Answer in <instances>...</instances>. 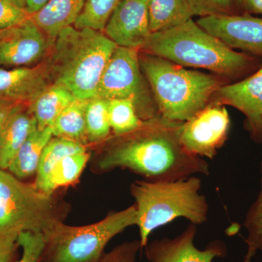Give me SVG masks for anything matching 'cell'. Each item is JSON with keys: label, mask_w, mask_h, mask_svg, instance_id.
I'll return each instance as SVG.
<instances>
[{"label": "cell", "mask_w": 262, "mask_h": 262, "mask_svg": "<svg viewBox=\"0 0 262 262\" xmlns=\"http://www.w3.org/2000/svg\"><path fill=\"white\" fill-rule=\"evenodd\" d=\"M215 102L232 106L244 115V127L251 139L262 143V64L243 80L224 84L215 93Z\"/></svg>", "instance_id": "obj_11"}, {"label": "cell", "mask_w": 262, "mask_h": 262, "mask_svg": "<svg viewBox=\"0 0 262 262\" xmlns=\"http://www.w3.org/2000/svg\"><path fill=\"white\" fill-rule=\"evenodd\" d=\"M237 14L260 15L262 17V0H234Z\"/></svg>", "instance_id": "obj_33"}, {"label": "cell", "mask_w": 262, "mask_h": 262, "mask_svg": "<svg viewBox=\"0 0 262 262\" xmlns=\"http://www.w3.org/2000/svg\"><path fill=\"white\" fill-rule=\"evenodd\" d=\"M196 24L227 46L262 61V17L247 14L203 17Z\"/></svg>", "instance_id": "obj_10"}, {"label": "cell", "mask_w": 262, "mask_h": 262, "mask_svg": "<svg viewBox=\"0 0 262 262\" xmlns=\"http://www.w3.org/2000/svg\"><path fill=\"white\" fill-rule=\"evenodd\" d=\"M30 17L25 0H0V29L15 27Z\"/></svg>", "instance_id": "obj_30"}, {"label": "cell", "mask_w": 262, "mask_h": 262, "mask_svg": "<svg viewBox=\"0 0 262 262\" xmlns=\"http://www.w3.org/2000/svg\"><path fill=\"white\" fill-rule=\"evenodd\" d=\"M121 0H85L74 27L103 32L112 13Z\"/></svg>", "instance_id": "obj_26"}, {"label": "cell", "mask_w": 262, "mask_h": 262, "mask_svg": "<svg viewBox=\"0 0 262 262\" xmlns=\"http://www.w3.org/2000/svg\"><path fill=\"white\" fill-rule=\"evenodd\" d=\"M55 194L24 182L0 169V235L12 232L46 234L63 222L61 207Z\"/></svg>", "instance_id": "obj_7"}, {"label": "cell", "mask_w": 262, "mask_h": 262, "mask_svg": "<svg viewBox=\"0 0 262 262\" xmlns=\"http://www.w3.org/2000/svg\"><path fill=\"white\" fill-rule=\"evenodd\" d=\"M136 224L135 204L91 225L77 227L59 222L44 234L40 262H98L108 243Z\"/></svg>", "instance_id": "obj_6"}, {"label": "cell", "mask_w": 262, "mask_h": 262, "mask_svg": "<svg viewBox=\"0 0 262 262\" xmlns=\"http://www.w3.org/2000/svg\"><path fill=\"white\" fill-rule=\"evenodd\" d=\"M140 51L137 48L117 46L115 48L100 78L96 97L133 100L139 117L146 121L160 114L143 80Z\"/></svg>", "instance_id": "obj_8"}, {"label": "cell", "mask_w": 262, "mask_h": 262, "mask_svg": "<svg viewBox=\"0 0 262 262\" xmlns=\"http://www.w3.org/2000/svg\"><path fill=\"white\" fill-rule=\"evenodd\" d=\"M49 0H25V8L29 15L37 13L47 4Z\"/></svg>", "instance_id": "obj_35"}, {"label": "cell", "mask_w": 262, "mask_h": 262, "mask_svg": "<svg viewBox=\"0 0 262 262\" xmlns=\"http://www.w3.org/2000/svg\"><path fill=\"white\" fill-rule=\"evenodd\" d=\"M10 29V28L0 29V38L4 37L5 34H8V32H9Z\"/></svg>", "instance_id": "obj_36"}, {"label": "cell", "mask_w": 262, "mask_h": 262, "mask_svg": "<svg viewBox=\"0 0 262 262\" xmlns=\"http://www.w3.org/2000/svg\"><path fill=\"white\" fill-rule=\"evenodd\" d=\"M141 71L152 92L160 115L184 122L206 108L224 84L222 77L185 67L160 57H139Z\"/></svg>", "instance_id": "obj_4"}, {"label": "cell", "mask_w": 262, "mask_h": 262, "mask_svg": "<svg viewBox=\"0 0 262 262\" xmlns=\"http://www.w3.org/2000/svg\"><path fill=\"white\" fill-rule=\"evenodd\" d=\"M76 98L72 92L61 84H50L29 105L37 120V128L43 130L51 126L58 115Z\"/></svg>", "instance_id": "obj_19"}, {"label": "cell", "mask_w": 262, "mask_h": 262, "mask_svg": "<svg viewBox=\"0 0 262 262\" xmlns=\"http://www.w3.org/2000/svg\"><path fill=\"white\" fill-rule=\"evenodd\" d=\"M201 179L192 176L173 182L138 181L130 186L135 199L141 248L147 246L155 229L182 217L194 225L208 220V205L201 194Z\"/></svg>", "instance_id": "obj_5"}, {"label": "cell", "mask_w": 262, "mask_h": 262, "mask_svg": "<svg viewBox=\"0 0 262 262\" xmlns=\"http://www.w3.org/2000/svg\"><path fill=\"white\" fill-rule=\"evenodd\" d=\"M89 100L76 98L51 124L53 137L63 138L88 146L85 111Z\"/></svg>", "instance_id": "obj_20"}, {"label": "cell", "mask_w": 262, "mask_h": 262, "mask_svg": "<svg viewBox=\"0 0 262 262\" xmlns=\"http://www.w3.org/2000/svg\"><path fill=\"white\" fill-rule=\"evenodd\" d=\"M108 117L115 136L136 130L144 122L138 115L134 101L129 98L108 100Z\"/></svg>", "instance_id": "obj_25"}, {"label": "cell", "mask_w": 262, "mask_h": 262, "mask_svg": "<svg viewBox=\"0 0 262 262\" xmlns=\"http://www.w3.org/2000/svg\"><path fill=\"white\" fill-rule=\"evenodd\" d=\"M90 158L91 153L88 150L66 157L57 165L41 191L53 194L59 188L67 187L77 182Z\"/></svg>", "instance_id": "obj_23"}, {"label": "cell", "mask_w": 262, "mask_h": 262, "mask_svg": "<svg viewBox=\"0 0 262 262\" xmlns=\"http://www.w3.org/2000/svg\"><path fill=\"white\" fill-rule=\"evenodd\" d=\"M229 127L230 119L226 106L213 101L182 122L179 139L191 154L212 159L227 140Z\"/></svg>", "instance_id": "obj_9"}, {"label": "cell", "mask_w": 262, "mask_h": 262, "mask_svg": "<svg viewBox=\"0 0 262 262\" xmlns=\"http://www.w3.org/2000/svg\"><path fill=\"white\" fill-rule=\"evenodd\" d=\"M151 33L163 32L192 18L187 0H149Z\"/></svg>", "instance_id": "obj_21"}, {"label": "cell", "mask_w": 262, "mask_h": 262, "mask_svg": "<svg viewBox=\"0 0 262 262\" xmlns=\"http://www.w3.org/2000/svg\"><path fill=\"white\" fill-rule=\"evenodd\" d=\"M103 32L117 46L141 50L151 34L149 0H121Z\"/></svg>", "instance_id": "obj_13"}, {"label": "cell", "mask_w": 262, "mask_h": 262, "mask_svg": "<svg viewBox=\"0 0 262 262\" xmlns=\"http://www.w3.org/2000/svg\"><path fill=\"white\" fill-rule=\"evenodd\" d=\"M52 42L29 18L0 38V67H32L47 56Z\"/></svg>", "instance_id": "obj_12"}, {"label": "cell", "mask_w": 262, "mask_h": 262, "mask_svg": "<svg viewBox=\"0 0 262 262\" xmlns=\"http://www.w3.org/2000/svg\"><path fill=\"white\" fill-rule=\"evenodd\" d=\"M193 16L237 14L234 0H187Z\"/></svg>", "instance_id": "obj_28"}, {"label": "cell", "mask_w": 262, "mask_h": 262, "mask_svg": "<svg viewBox=\"0 0 262 262\" xmlns=\"http://www.w3.org/2000/svg\"><path fill=\"white\" fill-rule=\"evenodd\" d=\"M117 47L102 32L74 26L63 29L44 59L51 84H61L80 99L96 97L103 71Z\"/></svg>", "instance_id": "obj_3"}, {"label": "cell", "mask_w": 262, "mask_h": 262, "mask_svg": "<svg viewBox=\"0 0 262 262\" xmlns=\"http://www.w3.org/2000/svg\"><path fill=\"white\" fill-rule=\"evenodd\" d=\"M141 50L182 66L203 69L237 82L258 70L262 61L232 49L192 19L163 32L151 33Z\"/></svg>", "instance_id": "obj_2"}, {"label": "cell", "mask_w": 262, "mask_h": 262, "mask_svg": "<svg viewBox=\"0 0 262 262\" xmlns=\"http://www.w3.org/2000/svg\"><path fill=\"white\" fill-rule=\"evenodd\" d=\"M87 150V146L77 141L53 136L43 150L34 183L36 187L40 190L42 189L57 165L66 157Z\"/></svg>", "instance_id": "obj_22"}, {"label": "cell", "mask_w": 262, "mask_h": 262, "mask_svg": "<svg viewBox=\"0 0 262 262\" xmlns=\"http://www.w3.org/2000/svg\"><path fill=\"white\" fill-rule=\"evenodd\" d=\"M84 3L85 0H49L31 18L53 43L61 30L75 25Z\"/></svg>", "instance_id": "obj_17"}, {"label": "cell", "mask_w": 262, "mask_h": 262, "mask_svg": "<svg viewBox=\"0 0 262 262\" xmlns=\"http://www.w3.org/2000/svg\"><path fill=\"white\" fill-rule=\"evenodd\" d=\"M196 225L191 224L173 238L155 239L146 246L149 262H213L215 258L223 257L227 253L225 245L213 241L205 249L194 245Z\"/></svg>", "instance_id": "obj_14"}, {"label": "cell", "mask_w": 262, "mask_h": 262, "mask_svg": "<svg viewBox=\"0 0 262 262\" xmlns=\"http://www.w3.org/2000/svg\"><path fill=\"white\" fill-rule=\"evenodd\" d=\"M108 100L94 97L88 101L85 111L86 132L89 144L107 140L111 136L108 117Z\"/></svg>", "instance_id": "obj_24"}, {"label": "cell", "mask_w": 262, "mask_h": 262, "mask_svg": "<svg viewBox=\"0 0 262 262\" xmlns=\"http://www.w3.org/2000/svg\"><path fill=\"white\" fill-rule=\"evenodd\" d=\"M141 248L140 241H134L118 245L111 251L105 253L98 262H136Z\"/></svg>", "instance_id": "obj_31"}, {"label": "cell", "mask_w": 262, "mask_h": 262, "mask_svg": "<svg viewBox=\"0 0 262 262\" xmlns=\"http://www.w3.org/2000/svg\"><path fill=\"white\" fill-rule=\"evenodd\" d=\"M261 173V189L256 201L248 210L244 221V227L248 234L246 239L248 249L242 262H251L258 251L262 252V161Z\"/></svg>", "instance_id": "obj_27"}, {"label": "cell", "mask_w": 262, "mask_h": 262, "mask_svg": "<svg viewBox=\"0 0 262 262\" xmlns=\"http://www.w3.org/2000/svg\"><path fill=\"white\" fill-rule=\"evenodd\" d=\"M182 122L161 115L146 120L136 130L115 139L95 161L101 172L127 169L150 182H173L210 173L209 165L191 154L179 139Z\"/></svg>", "instance_id": "obj_1"}, {"label": "cell", "mask_w": 262, "mask_h": 262, "mask_svg": "<svg viewBox=\"0 0 262 262\" xmlns=\"http://www.w3.org/2000/svg\"><path fill=\"white\" fill-rule=\"evenodd\" d=\"M51 84L46 61L32 67H0V98L30 105Z\"/></svg>", "instance_id": "obj_15"}, {"label": "cell", "mask_w": 262, "mask_h": 262, "mask_svg": "<svg viewBox=\"0 0 262 262\" xmlns=\"http://www.w3.org/2000/svg\"><path fill=\"white\" fill-rule=\"evenodd\" d=\"M16 104H18V103L0 98V134L7 119L8 118Z\"/></svg>", "instance_id": "obj_34"}, {"label": "cell", "mask_w": 262, "mask_h": 262, "mask_svg": "<svg viewBox=\"0 0 262 262\" xmlns=\"http://www.w3.org/2000/svg\"><path fill=\"white\" fill-rule=\"evenodd\" d=\"M19 247L22 248V256L15 262H40L45 248L42 233L22 232L18 234Z\"/></svg>", "instance_id": "obj_29"}, {"label": "cell", "mask_w": 262, "mask_h": 262, "mask_svg": "<svg viewBox=\"0 0 262 262\" xmlns=\"http://www.w3.org/2000/svg\"><path fill=\"white\" fill-rule=\"evenodd\" d=\"M18 232L0 235V262H15L19 247Z\"/></svg>", "instance_id": "obj_32"}, {"label": "cell", "mask_w": 262, "mask_h": 262, "mask_svg": "<svg viewBox=\"0 0 262 262\" xmlns=\"http://www.w3.org/2000/svg\"><path fill=\"white\" fill-rule=\"evenodd\" d=\"M52 137L50 127L34 131L17 151L7 170L20 180L36 176L43 150Z\"/></svg>", "instance_id": "obj_18"}, {"label": "cell", "mask_w": 262, "mask_h": 262, "mask_svg": "<svg viewBox=\"0 0 262 262\" xmlns=\"http://www.w3.org/2000/svg\"><path fill=\"white\" fill-rule=\"evenodd\" d=\"M37 129V120L29 105L16 104L0 134V169L8 170L20 146Z\"/></svg>", "instance_id": "obj_16"}]
</instances>
